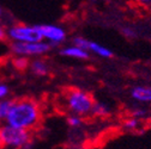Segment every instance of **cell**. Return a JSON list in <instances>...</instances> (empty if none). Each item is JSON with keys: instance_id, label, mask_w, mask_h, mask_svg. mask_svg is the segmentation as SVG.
I'll list each match as a JSON object with an SVG mask.
<instances>
[{"instance_id": "1", "label": "cell", "mask_w": 151, "mask_h": 149, "mask_svg": "<svg viewBox=\"0 0 151 149\" xmlns=\"http://www.w3.org/2000/svg\"><path fill=\"white\" fill-rule=\"evenodd\" d=\"M41 118L42 110L40 104L34 99L23 98L14 99L13 106L5 123L17 129L31 131L40 124Z\"/></svg>"}, {"instance_id": "2", "label": "cell", "mask_w": 151, "mask_h": 149, "mask_svg": "<svg viewBox=\"0 0 151 149\" xmlns=\"http://www.w3.org/2000/svg\"><path fill=\"white\" fill-rule=\"evenodd\" d=\"M95 104L92 96L89 92L79 88H72L65 93V107L70 115L86 117L92 114Z\"/></svg>"}, {"instance_id": "3", "label": "cell", "mask_w": 151, "mask_h": 149, "mask_svg": "<svg viewBox=\"0 0 151 149\" xmlns=\"http://www.w3.org/2000/svg\"><path fill=\"white\" fill-rule=\"evenodd\" d=\"M0 143L7 149H30L32 147L31 131L13 128L6 123L0 124Z\"/></svg>"}, {"instance_id": "4", "label": "cell", "mask_w": 151, "mask_h": 149, "mask_svg": "<svg viewBox=\"0 0 151 149\" xmlns=\"http://www.w3.org/2000/svg\"><path fill=\"white\" fill-rule=\"evenodd\" d=\"M6 36L11 43H34L42 41L39 25L13 24L6 29Z\"/></svg>"}, {"instance_id": "5", "label": "cell", "mask_w": 151, "mask_h": 149, "mask_svg": "<svg viewBox=\"0 0 151 149\" xmlns=\"http://www.w3.org/2000/svg\"><path fill=\"white\" fill-rule=\"evenodd\" d=\"M50 45L45 42H34V43H11L10 51L13 56H22V57H42L43 55L48 54L50 51Z\"/></svg>"}, {"instance_id": "6", "label": "cell", "mask_w": 151, "mask_h": 149, "mask_svg": "<svg viewBox=\"0 0 151 149\" xmlns=\"http://www.w3.org/2000/svg\"><path fill=\"white\" fill-rule=\"evenodd\" d=\"M39 28L42 36V41L47 42L50 47L60 45L67 38L66 30L58 24H40Z\"/></svg>"}, {"instance_id": "7", "label": "cell", "mask_w": 151, "mask_h": 149, "mask_svg": "<svg viewBox=\"0 0 151 149\" xmlns=\"http://www.w3.org/2000/svg\"><path fill=\"white\" fill-rule=\"evenodd\" d=\"M72 44L86 50L89 54L93 53L95 55H97V56H100V57H103V59L113 57V53H111L110 49H108L107 47H104L103 44H101L99 42L86 40L83 36H76L72 40Z\"/></svg>"}, {"instance_id": "8", "label": "cell", "mask_w": 151, "mask_h": 149, "mask_svg": "<svg viewBox=\"0 0 151 149\" xmlns=\"http://www.w3.org/2000/svg\"><path fill=\"white\" fill-rule=\"evenodd\" d=\"M60 55L68 59H74V60H86L89 59V53L77 45H66L60 49Z\"/></svg>"}, {"instance_id": "9", "label": "cell", "mask_w": 151, "mask_h": 149, "mask_svg": "<svg viewBox=\"0 0 151 149\" xmlns=\"http://www.w3.org/2000/svg\"><path fill=\"white\" fill-rule=\"evenodd\" d=\"M29 69H30V72L34 74L35 77L42 78V77L48 75V73H49V65L42 57H37V59H32L30 61Z\"/></svg>"}, {"instance_id": "10", "label": "cell", "mask_w": 151, "mask_h": 149, "mask_svg": "<svg viewBox=\"0 0 151 149\" xmlns=\"http://www.w3.org/2000/svg\"><path fill=\"white\" fill-rule=\"evenodd\" d=\"M131 97L139 103H151V86H136L131 89Z\"/></svg>"}, {"instance_id": "11", "label": "cell", "mask_w": 151, "mask_h": 149, "mask_svg": "<svg viewBox=\"0 0 151 149\" xmlns=\"http://www.w3.org/2000/svg\"><path fill=\"white\" fill-rule=\"evenodd\" d=\"M14 99L11 98H6L0 100V124H4L9 117V114L13 106Z\"/></svg>"}, {"instance_id": "12", "label": "cell", "mask_w": 151, "mask_h": 149, "mask_svg": "<svg viewBox=\"0 0 151 149\" xmlns=\"http://www.w3.org/2000/svg\"><path fill=\"white\" fill-rule=\"evenodd\" d=\"M91 115L92 116H96V117H100V118L107 117V116L110 115V107L106 103L95 101V104H93V107H92V114Z\"/></svg>"}, {"instance_id": "13", "label": "cell", "mask_w": 151, "mask_h": 149, "mask_svg": "<svg viewBox=\"0 0 151 149\" xmlns=\"http://www.w3.org/2000/svg\"><path fill=\"white\" fill-rule=\"evenodd\" d=\"M122 128L126 131H137V130L142 128V121L133 118V117H129L122 122Z\"/></svg>"}, {"instance_id": "14", "label": "cell", "mask_w": 151, "mask_h": 149, "mask_svg": "<svg viewBox=\"0 0 151 149\" xmlns=\"http://www.w3.org/2000/svg\"><path fill=\"white\" fill-rule=\"evenodd\" d=\"M12 65L17 70H25L27 68H29L30 61L27 57H22V56H14L12 60Z\"/></svg>"}, {"instance_id": "15", "label": "cell", "mask_w": 151, "mask_h": 149, "mask_svg": "<svg viewBox=\"0 0 151 149\" xmlns=\"http://www.w3.org/2000/svg\"><path fill=\"white\" fill-rule=\"evenodd\" d=\"M67 125L71 126L72 129H79L83 125V117L76 116V115H68L66 118Z\"/></svg>"}, {"instance_id": "16", "label": "cell", "mask_w": 151, "mask_h": 149, "mask_svg": "<svg viewBox=\"0 0 151 149\" xmlns=\"http://www.w3.org/2000/svg\"><path fill=\"white\" fill-rule=\"evenodd\" d=\"M146 116H147V110L142 109V107H137L131 111V117L137 118L139 121H143L144 118H146Z\"/></svg>"}, {"instance_id": "17", "label": "cell", "mask_w": 151, "mask_h": 149, "mask_svg": "<svg viewBox=\"0 0 151 149\" xmlns=\"http://www.w3.org/2000/svg\"><path fill=\"white\" fill-rule=\"evenodd\" d=\"M9 94H10L9 86L6 84H4V82H0V100L9 98Z\"/></svg>"}, {"instance_id": "18", "label": "cell", "mask_w": 151, "mask_h": 149, "mask_svg": "<svg viewBox=\"0 0 151 149\" xmlns=\"http://www.w3.org/2000/svg\"><path fill=\"white\" fill-rule=\"evenodd\" d=\"M122 33L124 36H126L127 38H134V37L137 36V32L133 28H131V26H125L122 28Z\"/></svg>"}, {"instance_id": "19", "label": "cell", "mask_w": 151, "mask_h": 149, "mask_svg": "<svg viewBox=\"0 0 151 149\" xmlns=\"http://www.w3.org/2000/svg\"><path fill=\"white\" fill-rule=\"evenodd\" d=\"M7 38V36H6V28L0 23V41H4Z\"/></svg>"}, {"instance_id": "20", "label": "cell", "mask_w": 151, "mask_h": 149, "mask_svg": "<svg viewBox=\"0 0 151 149\" xmlns=\"http://www.w3.org/2000/svg\"><path fill=\"white\" fill-rule=\"evenodd\" d=\"M3 16V9H1V6H0V17Z\"/></svg>"}, {"instance_id": "21", "label": "cell", "mask_w": 151, "mask_h": 149, "mask_svg": "<svg viewBox=\"0 0 151 149\" xmlns=\"http://www.w3.org/2000/svg\"><path fill=\"white\" fill-rule=\"evenodd\" d=\"M0 148H1V143H0Z\"/></svg>"}]
</instances>
